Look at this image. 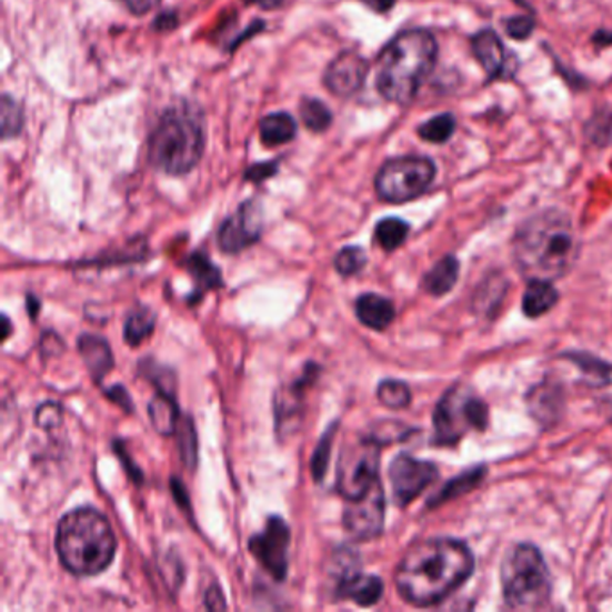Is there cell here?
Returning <instances> with one entry per match:
<instances>
[{
    "label": "cell",
    "instance_id": "1",
    "mask_svg": "<svg viewBox=\"0 0 612 612\" xmlns=\"http://www.w3.org/2000/svg\"><path fill=\"white\" fill-rule=\"evenodd\" d=\"M474 556L454 539H425L408 548L395 571L399 594L415 608L448 599L472 575Z\"/></svg>",
    "mask_w": 612,
    "mask_h": 612
},
{
    "label": "cell",
    "instance_id": "2",
    "mask_svg": "<svg viewBox=\"0 0 612 612\" xmlns=\"http://www.w3.org/2000/svg\"><path fill=\"white\" fill-rule=\"evenodd\" d=\"M512 250L519 271L529 281L553 282L573 268L580 244L570 215L550 209L519 227Z\"/></svg>",
    "mask_w": 612,
    "mask_h": 612
},
{
    "label": "cell",
    "instance_id": "3",
    "mask_svg": "<svg viewBox=\"0 0 612 612\" xmlns=\"http://www.w3.org/2000/svg\"><path fill=\"white\" fill-rule=\"evenodd\" d=\"M437 54L435 37L428 31L413 29L398 34L379 57V94L392 103H410L433 71Z\"/></svg>",
    "mask_w": 612,
    "mask_h": 612
},
{
    "label": "cell",
    "instance_id": "4",
    "mask_svg": "<svg viewBox=\"0 0 612 612\" xmlns=\"http://www.w3.org/2000/svg\"><path fill=\"white\" fill-rule=\"evenodd\" d=\"M57 550L67 570L78 576H92L112 564L118 539L98 510L76 509L58 523Z\"/></svg>",
    "mask_w": 612,
    "mask_h": 612
},
{
    "label": "cell",
    "instance_id": "5",
    "mask_svg": "<svg viewBox=\"0 0 612 612\" xmlns=\"http://www.w3.org/2000/svg\"><path fill=\"white\" fill-rule=\"evenodd\" d=\"M205 133L191 107L169 108L150 137V162L168 174H185L203 154Z\"/></svg>",
    "mask_w": 612,
    "mask_h": 612
},
{
    "label": "cell",
    "instance_id": "6",
    "mask_svg": "<svg viewBox=\"0 0 612 612\" xmlns=\"http://www.w3.org/2000/svg\"><path fill=\"white\" fill-rule=\"evenodd\" d=\"M505 602L512 609H539L550 600L552 576L541 552L532 544H515L501 565Z\"/></svg>",
    "mask_w": 612,
    "mask_h": 612
},
{
    "label": "cell",
    "instance_id": "7",
    "mask_svg": "<svg viewBox=\"0 0 612 612\" xmlns=\"http://www.w3.org/2000/svg\"><path fill=\"white\" fill-rule=\"evenodd\" d=\"M489 410L465 384L445 393L435 412V435L440 444L459 442L468 431L485 430Z\"/></svg>",
    "mask_w": 612,
    "mask_h": 612
},
{
    "label": "cell",
    "instance_id": "8",
    "mask_svg": "<svg viewBox=\"0 0 612 612\" xmlns=\"http://www.w3.org/2000/svg\"><path fill=\"white\" fill-rule=\"evenodd\" d=\"M435 164L424 157H401L379 169L375 189L381 200L407 203L424 194L435 180Z\"/></svg>",
    "mask_w": 612,
    "mask_h": 612
},
{
    "label": "cell",
    "instance_id": "9",
    "mask_svg": "<svg viewBox=\"0 0 612 612\" xmlns=\"http://www.w3.org/2000/svg\"><path fill=\"white\" fill-rule=\"evenodd\" d=\"M381 442L374 437L352 440L338 462L337 491L347 501L358 500L379 480Z\"/></svg>",
    "mask_w": 612,
    "mask_h": 612
},
{
    "label": "cell",
    "instance_id": "10",
    "mask_svg": "<svg viewBox=\"0 0 612 612\" xmlns=\"http://www.w3.org/2000/svg\"><path fill=\"white\" fill-rule=\"evenodd\" d=\"M290 539V526L285 524L284 519L273 515L268 519L264 530L250 539V546H248L259 564L279 582L288 575Z\"/></svg>",
    "mask_w": 612,
    "mask_h": 612
},
{
    "label": "cell",
    "instance_id": "11",
    "mask_svg": "<svg viewBox=\"0 0 612 612\" xmlns=\"http://www.w3.org/2000/svg\"><path fill=\"white\" fill-rule=\"evenodd\" d=\"M343 524L347 532L358 541H370L383 532L384 491L379 480L370 486L367 494L349 501L343 512Z\"/></svg>",
    "mask_w": 612,
    "mask_h": 612
},
{
    "label": "cell",
    "instance_id": "12",
    "mask_svg": "<svg viewBox=\"0 0 612 612\" xmlns=\"http://www.w3.org/2000/svg\"><path fill=\"white\" fill-rule=\"evenodd\" d=\"M437 478L439 471L433 463L413 459L410 454H399L390 465L393 498L399 506L410 505Z\"/></svg>",
    "mask_w": 612,
    "mask_h": 612
},
{
    "label": "cell",
    "instance_id": "13",
    "mask_svg": "<svg viewBox=\"0 0 612 612\" xmlns=\"http://www.w3.org/2000/svg\"><path fill=\"white\" fill-rule=\"evenodd\" d=\"M262 232V211L258 201H247L235 214L221 224L218 243L224 253L243 252L244 248L258 243Z\"/></svg>",
    "mask_w": 612,
    "mask_h": 612
},
{
    "label": "cell",
    "instance_id": "14",
    "mask_svg": "<svg viewBox=\"0 0 612 612\" xmlns=\"http://www.w3.org/2000/svg\"><path fill=\"white\" fill-rule=\"evenodd\" d=\"M369 66L354 52H345L329 66L325 84L338 98H351L365 83Z\"/></svg>",
    "mask_w": 612,
    "mask_h": 612
},
{
    "label": "cell",
    "instance_id": "15",
    "mask_svg": "<svg viewBox=\"0 0 612 612\" xmlns=\"http://www.w3.org/2000/svg\"><path fill=\"white\" fill-rule=\"evenodd\" d=\"M472 51H474L478 61L482 63L486 74L491 76V78H500L505 72V46L501 42V38L494 31H491V29H485V31L472 38Z\"/></svg>",
    "mask_w": 612,
    "mask_h": 612
},
{
    "label": "cell",
    "instance_id": "16",
    "mask_svg": "<svg viewBox=\"0 0 612 612\" xmlns=\"http://www.w3.org/2000/svg\"><path fill=\"white\" fill-rule=\"evenodd\" d=\"M383 580L374 575H363L360 571L358 575L338 585L337 596L343 600H351V602L358 603L361 608H372L383 596Z\"/></svg>",
    "mask_w": 612,
    "mask_h": 612
},
{
    "label": "cell",
    "instance_id": "17",
    "mask_svg": "<svg viewBox=\"0 0 612 612\" xmlns=\"http://www.w3.org/2000/svg\"><path fill=\"white\" fill-rule=\"evenodd\" d=\"M355 314L367 328L383 331L395 319V308L381 294L365 293L355 302Z\"/></svg>",
    "mask_w": 612,
    "mask_h": 612
},
{
    "label": "cell",
    "instance_id": "18",
    "mask_svg": "<svg viewBox=\"0 0 612 612\" xmlns=\"http://www.w3.org/2000/svg\"><path fill=\"white\" fill-rule=\"evenodd\" d=\"M78 347H80L81 358H83L87 369L90 370V374L98 383H101L104 375L113 369V355L110 347L103 338L94 337V334H83Z\"/></svg>",
    "mask_w": 612,
    "mask_h": 612
},
{
    "label": "cell",
    "instance_id": "19",
    "mask_svg": "<svg viewBox=\"0 0 612 612\" xmlns=\"http://www.w3.org/2000/svg\"><path fill=\"white\" fill-rule=\"evenodd\" d=\"M185 270L191 273L197 284V290L192 291V300L203 299L207 291L215 290L221 285V273L215 264H212L211 259L207 258L205 253H192L191 258L185 262Z\"/></svg>",
    "mask_w": 612,
    "mask_h": 612
},
{
    "label": "cell",
    "instance_id": "20",
    "mask_svg": "<svg viewBox=\"0 0 612 612\" xmlns=\"http://www.w3.org/2000/svg\"><path fill=\"white\" fill-rule=\"evenodd\" d=\"M259 136H261L262 144L268 148L288 144L297 136V122L290 113H270L259 124Z\"/></svg>",
    "mask_w": 612,
    "mask_h": 612
},
{
    "label": "cell",
    "instance_id": "21",
    "mask_svg": "<svg viewBox=\"0 0 612 612\" xmlns=\"http://www.w3.org/2000/svg\"><path fill=\"white\" fill-rule=\"evenodd\" d=\"M150 419L154 430L162 435H173L177 431L180 415H178L177 401L171 393L159 392L150 402Z\"/></svg>",
    "mask_w": 612,
    "mask_h": 612
},
{
    "label": "cell",
    "instance_id": "22",
    "mask_svg": "<svg viewBox=\"0 0 612 612\" xmlns=\"http://www.w3.org/2000/svg\"><path fill=\"white\" fill-rule=\"evenodd\" d=\"M459 261L453 255H448V258L437 262L435 267L425 273L422 285H424V290L428 293L442 297V294L448 293L453 288L454 282L459 279Z\"/></svg>",
    "mask_w": 612,
    "mask_h": 612
},
{
    "label": "cell",
    "instance_id": "23",
    "mask_svg": "<svg viewBox=\"0 0 612 612\" xmlns=\"http://www.w3.org/2000/svg\"><path fill=\"white\" fill-rule=\"evenodd\" d=\"M556 304V290L552 282L530 281L524 291L523 309L526 317L535 319L546 314Z\"/></svg>",
    "mask_w": 612,
    "mask_h": 612
},
{
    "label": "cell",
    "instance_id": "24",
    "mask_svg": "<svg viewBox=\"0 0 612 612\" xmlns=\"http://www.w3.org/2000/svg\"><path fill=\"white\" fill-rule=\"evenodd\" d=\"M154 322H157V317L151 313L150 309L142 308L131 311L124 322V342L131 347L141 345L146 338L153 332Z\"/></svg>",
    "mask_w": 612,
    "mask_h": 612
},
{
    "label": "cell",
    "instance_id": "25",
    "mask_svg": "<svg viewBox=\"0 0 612 612\" xmlns=\"http://www.w3.org/2000/svg\"><path fill=\"white\" fill-rule=\"evenodd\" d=\"M408 232H410V227L407 221L399 220V218H387V220L379 221L375 227V241L384 252H393L407 241Z\"/></svg>",
    "mask_w": 612,
    "mask_h": 612
},
{
    "label": "cell",
    "instance_id": "26",
    "mask_svg": "<svg viewBox=\"0 0 612 612\" xmlns=\"http://www.w3.org/2000/svg\"><path fill=\"white\" fill-rule=\"evenodd\" d=\"M300 116L305 128L311 131H325L331 127L332 113L319 99H304L300 104Z\"/></svg>",
    "mask_w": 612,
    "mask_h": 612
},
{
    "label": "cell",
    "instance_id": "27",
    "mask_svg": "<svg viewBox=\"0 0 612 612\" xmlns=\"http://www.w3.org/2000/svg\"><path fill=\"white\" fill-rule=\"evenodd\" d=\"M454 124H457V122H454V118L451 113H442V116H437V118L424 122V124L419 128V136H421L424 141L433 142V144H442V142H448L451 136H453Z\"/></svg>",
    "mask_w": 612,
    "mask_h": 612
},
{
    "label": "cell",
    "instance_id": "28",
    "mask_svg": "<svg viewBox=\"0 0 612 612\" xmlns=\"http://www.w3.org/2000/svg\"><path fill=\"white\" fill-rule=\"evenodd\" d=\"M378 398L379 401L383 402L384 407L392 408V410H401V408H407L412 401V392L408 389L407 383L402 381H383V383L378 387Z\"/></svg>",
    "mask_w": 612,
    "mask_h": 612
},
{
    "label": "cell",
    "instance_id": "29",
    "mask_svg": "<svg viewBox=\"0 0 612 612\" xmlns=\"http://www.w3.org/2000/svg\"><path fill=\"white\" fill-rule=\"evenodd\" d=\"M178 425H180L178 437H180V451H182L183 463H185L189 469H194L198 462L197 431H194V425H192V421L189 417L180 419Z\"/></svg>",
    "mask_w": 612,
    "mask_h": 612
},
{
    "label": "cell",
    "instance_id": "30",
    "mask_svg": "<svg viewBox=\"0 0 612 612\" xmlns=\"http://www.w3.org/2000/svg\"><path fill=\"white\" fill-rule=\"evenodd\" d=\"M367 264V253L360 247H347L338 252L334 259V267L338 273L343 277H352L360 273Z\"/></svg>",
    "mask_w": 612,
    "mask_h": 612
},
{
    "label": "cell",
    "instance_id": "31",
    "mask_svg": "<svg viewBox=\"0 0 612 612\" xmlns=\"http://www.w3.org/2000/svg\"><path fill=\"white\" fill-rule=\"evenodd\" d=\"M22 124H24L22 108L14 103L10 96H4L2 98V131H4L6 139L19 136Z\"/></svg>",
    "mask_w": 612,
    "mask_h": 612
},
{
    "label": "cell",
    "instance_id": "32",
    "mask_svg": "<svg viewBox=\"0 0 612 612\" xmlns=\"http://www.w3.org/2000/svg\"><path fill=\"white\" fill-rule=\"evenodd\" d=\"M334 430H337V428H332V430H329L328 433H325V437L320 440L319 448L314 451L313 476L317 482H320L323 474H325V471H328L329 454H331L332 435H334Z\"/></svg>",
    "mask_w": 612,
    "mask_h": 612
},
{
    "label": "cell",
    "instance_id": "33",
    "mask_svg": "<svg viewBox=\"0 0 612 612\" xmlns=\"http://www.w3.org/2000/svg\"><path fill=\"white\" fill-rule=\"evenodd\" d=\"M61 407H58L57 402H46L43 407L38 408L37 422L43 430H52L61 424Z\"/></svg>",
    "mask_w": 612,
    "mask_h": 612
},
{
    "label": "cell",
    "instance_id": "34",
    "mask_svg": "<svg viewBox=\"0 0 612 612\" xmlns=\"http://www.w3.org/2000/svg\"><path fill=\"white\" fill-rule=\"evenodd\" d=\"M505 26L506 33H509L510 37L515 38V40H524V38H529L530 34H532L535 22H533L530 17H524V14H521V17L510 19Z\"/></svg>",
    "mask_w": 612,
    "mask_h": 612
},
{
    "label": "cell",
    "instance_id": "35",
    "mask_svg": "<svg viewBox=\"0 0 612 612\" xmlns=\"http://www.w3.org/2000/svg\"><path fill=\"white\" fill-rule=\"evenodd\" d=\"M277 168L275 164H261V165H253L252 169H248L247 180H252V182H262L264 178H270L275 174Z\"/></svg>",
    "mask_w": 612,
    "mask_h": 612
},
{
    "label": "cell",
    "instance_id": "36",
    "mask_svg": "<svg viewBox=\"0 0 612 612\" xmlns=\"http://www.w3.org/2000/svg\"><path fill=\"white\" fill-rule=\"evenodd\" d=\"M121 2L127 6L131 13L144 14L157 8L160 0H121Z\"/></svg>",
    "mask_w": 612,
    "mask_h": 612
},
{
    "label": "cell",
    "instance_id": "37",
    "mask_svg": "<svg viewBox=\"0 0 612 612\" xmlns=\"http://www.w3.org/2000/svg\"><path fill=\"white\" fill-rule=\"evenodd\" d=\"M205 608L212 609V611H220V609L227 608L223 594H221L220 588H218V585H212V588L207 591Z\"/></svg>",
    "mask_w": 612,
    "mask_h": 612
},
{
    "label": "cell",
    "instance_id": "38",
    "mask_svg": "<svg viewBox=\"0 0 612 612\" xmlns=\"http://www.w3.org/2000/svg\"><path fill=\"white\" fill-rule=\"evenodd\" d=\"M107 395L112 399V401H118L119 407L124 408L127 412H131V410H133V407H131L130 395H128L127 390L122 389V387H116V389L108 390Z\"/></svg>",
    "mask_w": 612,
    "mask_h": 612
},
{
    "label": "cell",
    "instance_id": "39",
    "mask_svg": "<svg viewBox=\"0 0 612 612\" xmlns=\"http://www.w3.org/2000/svg\"><path fill=\"white\" fill-rule=\"evenodd\" d=\"M363 2L378 13H387L395 4V0H363Z\"/></svg>",
    "mask_w": 612,
    "mask_h": 612
},
{
    "label": "cell",
    "instance_id": "40",
    "mask_svg": "<svg viewBox=\"0 0 612 612\" xmlns=\"http://www.w3.org/2000/svg\"><path fill=\"white\" fill-rule=\"evenodd\" d=\"M247 4H255L262 10H275L279 6L284 4V0H244Z\"/></svg>",
    "mask_w": 612,
    "mask_h": 612
},
{
    "label": "cell",
    "instance_id": "41",
    "mask_svg": "<svg viewBox=\"0 0 612 612\" xmlns=\"http://www.w3.org/2000/svg\"><path fill=\"white\" fill-rule=\"evenodd\" d=\"M8 334H10V320L4 317V340H8Z\"/></svg>",
    "mask_w": 612,
    "mask_h": 612
}]
</instances>
